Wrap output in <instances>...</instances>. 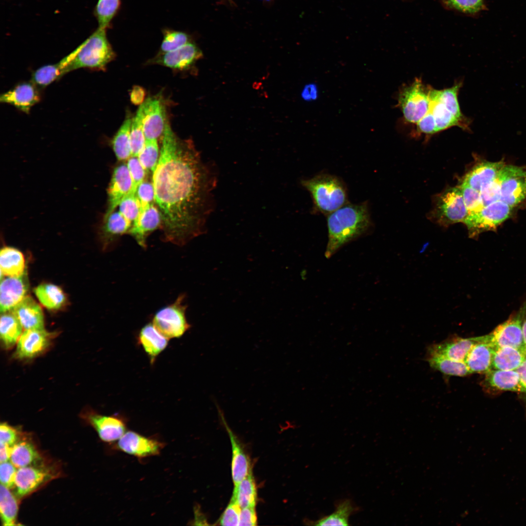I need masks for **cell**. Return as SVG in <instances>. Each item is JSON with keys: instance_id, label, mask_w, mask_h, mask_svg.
Wrapping results in <instances>:
<instances>
[{"instance_id": "d590c367", "label": "cell", "mask_w": 526, "mask_h": 526, "mask_svg": "<svg viewBox=\"0 0 526 526\" xmlns=\"http://www.w3.org/2000/svg\"><path fill=\"white\" fill-rule=\"evenodd\" d=\"M241 508L255 507L257 501V491L251 470L248 475L234 486L231 497Z\"/></svg>"}, {"instance_id": "6da1fadb", "label": "cell", "mask_w": 526, "mask_h": 526, "mask_svg": "<svg viewBox=\"0 0 526 526\" xmlns=\"http://www.w3.org/2000/svg\"><path fill=\"white\" fill-rule=\"evenodd\" d=\"M160 156L152 172L155 203L162 217L164 240L184 245L204 233L214 207L217 177L203 163L191 140L178 138L167 121Z\"/></svg>"}, {"instance_id": "ab89813d", "label": "cell", "mask_w": 526, "mask_h": 526, "mask_svg": "<svg viewBox=\"0 0 526 526\" xmlns=\"http://www.w3.org/2000/svg\"><path fill=\"white\" fill-rule=\"evenodd\" d=\"M18 505L14 495L10 489L1 484L0 487V513L3 526L16 525Z\"/></svg>"}, {"instance_id": "be15d7a7", "label": "cell", "mask_w": 526, "mask_h": 526, "mask_svg": "<svg viewBox=\"0 0 526 526\" xmlns=\"http://www.w3.org/2000/svg\"><path fill=\"white\" fill-rule=\"evenodd\" d=\"M523 350H524V353H525V356H526V346H524V348H523Z\"/></svg>"}, {"instance_id": "d6986e66", "label": "cell", "mask_w": 526, "mask_h": 526, "mask_svg": "<svg viewBox=\"0 0 526 526\" xmlns=\"http://www.w3.org/2000/svg\"><path fill=\"white\" fill-rule=\"evenodd\" d=\"M162 225V217L157 207L152 204L142 209L128 233L132 235L142 247L147 246L146 239L149 234Z\"/></svg>"}, {"instance_id": "1f68e13d", "label": "cell", "mask_w": 526, "mask_h": 526, "mask_svg": "<svg viewBox=\"0 0 526 526\" xmlns=\"http://www.w3.org/2000/svg\"><path fill=\"white\" fill-rule=\"evenodd\" d=\"M0 275L15 277L22 275L25 260L22 253L11 247H4L0 253Z\"/></svg>"}, {"instance_id": "d6a6232c", "label": "cell", "mask_w": 526, "mask_h": 526, "mask_svg": "<svg viewBox=\"0 0 526 526\" xmlns=\"http://www.w3.org/2000/svg\"><path fill=\"white\" fill-rule=\"evenodd\" d=\"M0 339L4 347L9 349L18 342L22 334V326L11 310L1 313Z\"/></svg>"}, {"instance_id": "f6af8a7d", "label": "cell", "mask_w": 526, "mask_h": 526, "mask_svg": "<svg viewBox=\"0 0 526 526\" xmlns=\"http://www.w3.org/2000/svg\"><path fill=\"white\" fill-rule=\"evenodd\" d=\"M119 211L132 224L138 217L141 206L135 193H131L120 203Z\"/></svg>"}, {"instance_id": "681fc988", "label": "cell", "mask_w": 526, "mask_h": 526, "mask_svg": "<svg viewBox=\"0 0 526 526\" xmlns=\"http://www.w3.org/2000/svg\"><path fill=\"white\" fill-rule=\"evenodd\" d=\"M241 510L239 505L231 498L219 519V524L221 526H239Z\"/></svg>"}, {"instance_id": "603a6c76", "label": "cell", "mask_w": 526, "mask_h": 526, "mask_svg": "<svg viewBox=\"0 0 526 526\" xmlns=\"http://www.w3.org/2000/svg\"><path fill=\"white\" fill-rule=\"evenodd\" d=\"M11 311L25 330L44 329L42 309L32 298L26 296Z\"/></svg>"}, {"instance_id": "7c38bea8", "label": "cell", "mask_w": 526, "mask_h": 526, "mask_svg": "<svg viewBox=\"0 0 526 526\" xmlns=\"http://www.w3.org/2000/svg\"><path fill=\"white\" fill-rule=\"evenodd\" d=\"M107 193L108 206L103 220L114 211L125 197L131 193H135L133 182L127 164H121L115 167Z\"/></svg>"}, {"instance_id": "f1b7e54d", "label": "cell", "mask_w": 526, "mask_h": 526, "mask_svg": "<svg viewBox=\"0 0 526 526\" xmlns=\"http://www.w3.org/2000/svg\"><path fill=\"white\" fill-rule=\"evenodd\" d=\"M505 166L502 162L481 163L467 173L463 182L480 192L485 184L494 180Z\"/></svg>"}, {"instance_id": "7bdbcfd3", "label": "cell", "mask_w": 526, "mask_h": 526, "mask_svg": "<svg viewBox=\"0 0 526 526\" xmlns=\"http://www.w3.org/2000/svg\"><path fill=\"white\" fill-rule=\"evenodd\" d=\"M160 154L157 140H146L145 144L138 155V159L146 171L154 170Z\"/></svg>"}, {"instance_id": "83f0119b", "label": "cell", "mask_w": 526, "mask_h": 526, "mask_svg": "<svg viewBox=\"0 0 526 526\" xmlns=\"http://www.w3.org/2000/svg\"><path fill=\"white\" fill-rule=\"evenodd\" d=\"M486 374L485 384L494 390L525 393L516 370L491 369Z\"/></svg>"}, {"instance_id": "9c48e42d", "label": "cell", "mask_w": 526, "mask_h": 526, "mask_svg": "<svg viewBox=\"0 0 526 526\" xmlns=\"http://www.w3.org/2000/svg\"><path fill=\"white\" fill-rule=\"evenodd\" d=\"M468 215L460 187L448 189L437 198L434 216L441 225L464 223Z\"/></svg>"}, {"instance_id": "ffe728a7", "label": "cell", "mask_w": 526, "mask_h": 526, "mask_svg": "<svg viewBox=\"0 0 526 526\" xmlns=\"http://www.w3.org/2000/svg\"><path fill=\"white\" fill-rule=\"evenodd\" d=\"M216 406L230 439L232 447L231 474L235 486L244 479L252 469L248 456L236 436L228 426L221 408L216 403Z\"/></svg>"}, {"instance_id": "94428289", "label": "cell", "mask_w": 526, "mask_h": 526, "mask_svg": "<svg viewBox=\"0 0 526 526\" xmlns=\"http://www.w3.org/2000/svg\"><path fill=\"white\" fill-rule=\"evenodd\" d=\"M516 371L519 375L521 383L524 389L525 393H526V359Z\"/></svg>"}, {"instance_id": "9a60e30c", "label": "cell", "mask_w": 526, "mask_h": 526, "mask_svg": "<svg viewBox=\"0 0 526 526\" xmlns=\"http://www.w3.org/2000/svg\"><path fill=\"white\" fill-rule=\"evenodd\" d=\"M53 335L43 329L25 330L17 343L14 356L17 358H32L50 346Z\"/></svg>"}, {"instance_id": "8d00e7d4", "label": "cell", "mask_w": 526, "mask_h": 526, "mask_svg": "<svg viewBox=\"0 0 526 526\" xmlns=\"http://www.w3.org/2000/svg\"><path fill=\"white\" fill-rule=\"evenodd\" d=\"M34 293L40 302L50 310L59 309L66 301V297L62 290L52 283L39 285L35 288Z\"/></svg>"}, {"instance_id": "8fae6325", "label": "cell", "mask_w": 526, "mask_h": 526, "mask_svg": "<svg viewBox=\"0 0 526 526\" xmlns=\"http://www.w3.org/2000/svg\"><path fill=\"white\" fill-rule=\"evenodd\" d=\"M118 440L117 449L141 459L159 454L164 447L163 442L155 438L132 431L126 432Z\"/></svg>"}, {"instance_id": "91938a15", "label": "cell", "mask_w": 526, "mask_h": 526, "mask_svg": "<svg viewBox=\"0 0 526 526\" xmlns=\"http://www.w3.org/2000/svg\"><path fill=\"white\" fill-rule=\"evenodd\" d=\"M0 444V463L8 461L10 460L12 447L1 443Z\"/></svg>"}, {"instance_id": "3957f363", "label": "cell", "mask_w": 526, "mask_h": 526, "mask_svg": "<svg viewBox=\"0 0 526 526\" xmlns=\"http://www.w3.org/2000/svg\"><path fill=\"white\" fill-rule=\"evenodd\" d=\"M301 184L310 193L316 211L327 215L347 203L345 186L336 176L320 174Z\"/></svg>"}, {"instance_id": "d4e9b609", "label": "cell", "mask_w": 526, "mask_h": 526, "mask_svg": "<svg viewBox=\"0 0 526 526\" xmlns=\"http://www.w3.org/2000/svg\"><path fill=\"white\" fill-rule=\"evenodd\" d=\"M479 337L471 338H455L431 347L430 354L442 356L457 361H465L472 346Z\"/></svg>"}, {"instance_id": "7dc6e473", "label": "cell", "mask_w": 526, "mask_h": 526, "mask_svg": "<svg viewBox=\"0 0 526 526\" xmlns=\"http://www.w3.org/2000/svg\"><path fill=\"white\" fill-rule=\"evenodd\" d=\"M449 8L467 13H475L483 9V0H442Z\"/></svg>"}, {"instance_id": "6f0895ef", "label": "cell", "mask_w": 526, "mask_h": 526, "mask_svg": "<svg viewBox=\"0 0 526 526\" xmlns=\"http://www.w3.org/2000/svg\"><path fill=\"white\" fill-rule=\"evenodd\" d=\"M301 98L306 102L316 100L319 96V90L317 84L311 82L305 84L301 94Z\"/></svg>"}, {"instance_id": "ee69618b", "label": "cell", "mask_w": 526, "mask_h": 526, "mask_svg": "<svg viewBox=\"0 0 526 526\" xmlns=\"http://www.w3.org/2000/svg\"><path fill=\"white\" fill-rule=\"evenodd\" d=\"M160 54L178 49L189 42L188 36L184 32L172 30H165Z\"/></svg>"}, {"instance_id": "816d5d0a", "label": "cell", "mask_w": 526, "mask_h": 526, "mask_svg": "<svg viewBox=\"0 0 526 526\" xmlns=\"http://www.w3.org/2000/svg\"><path fill=\"white\" fill-rule=\"evenodd\" d=\"M480 193L484 207L500 200V185L497 177L494 180L484 185Z\"/></svg>"}, {"instance_id": "680465c9", "label": "cell", "mask_w": 526, "mask_h": 526, "mask_svg": "<svg viewBox=\"0 0 526 526\" xmlns=\"http://www.w3.org/2000/svg\"><path fill=\"white\" fill-rule=\"evenodd\" d=\"M145 94L143 88L139 86H135L130 94L131 100L134 105H141L144 102Z\"/></svg>"}, {"instance_id": "9f6ffc18", "label": "cell", "mask_w": 526, "mask_h": 526, "mask_svg": "<svg viewBox=\"0 0 526 526\" xmlns=\"http://www.w3.org/2000/svg\"><path fill=\"white\" fill-rule=\"evenodd\" d=\"M257 517L255 507L242 508L239 526H256Z\"/></svg>"}, {"instance_id": "c3c4849f", "label": "cell", "mask_w": 526, "mask_h": 526, "mask_svg": "<svg viewBox=\"0 0 526 526\" xmlns=\"http://www.w3.org/2000/svg\"><path fill=\"white\" fill-rule=\"evenodd\" d=\"M135 195L141 206V210L155 203V191L152 182L143 181L136 188Z\"/></svg>"}, {"instance_id": "30bf717a", "label": "cell", "mask_w": 526, "mask_h": 526, "mask_svg": "<svg viewBox=\"0 0 526 526\" xmlns=\"http://www.w3.org/2000/svg\"><path fill=\"white\" fill-rule=\"evenodd\" d=\"M497 178L500 185V200L513 207L526 198V169L505 165Z\"/></svg>"}, {"instance_id": "f907efd6", "label": "cell", "mask_w": 526, "mask_h": 526, "mask_svg": "<svg viewBox=\"0 0 526 526\" xmlns=\"http://www.w3.org/2000/svg\"><path fill=\"white\" fill-rule=\"evenodd\" d=\"M127 166L133 184V190L144 181L146 170L141 164L137 156H131L128 160Z\"/></svg>"}, {"instance_id": "836d02e7", "label": "cell", "mask_w": 526, "mask_h": 526, "mask_svg": "<svg viewBox=\"0 0 526 526\" xmlns=\"http://www.w3.org/2000/svg\"><path fill=\"white\" fill-rule=\"evenodd\" d=\"M357 508L350 499L342 500L337 504L335 511L329 515L318 520H307L308 525L313 526H348V520Z\"/></svg>"}, {"instance_id": "11a10c76", "label": "cell", "mask_w": 526, "mask_h": 526, "mask_svg": "<svg viewBox=\"0 0 526 526\" xmlns=\"http://www.w3.org/2000/svg\"><path fill=\"white\" fill-rule=\"evenodd\" d=\"M417 129L419 132L427 134H432L436 133L435 125L434 119L430 112L417 123Z\"/></svg>"}, {"instance_id": "b9f144b4", "label": "cell", "mask_w": 526, "mask_h": 526, "mask_svg": "<svg viewBox=\"0 0 526 526\" xmlns=\"http://www.w3.org/2000/svg\"><path fill=\"white\" fill-rule=\"evenodd\" d=\"M120 0H98L95 15L98 27L106 29L119 7Z\"/></svg>"}, {"instance_id": "bcb514c9", "label": "cell", "mask_w": 526, "mask_h": 526, "mask_svg": "<svg viewBox=\"0 0 526 526\" xmlns=\"http://www.w3.org/2000/svg\"><path fill=\"white\" fill-rule=\"evenodd\" d=\"M469 214L479 211L484 207L480 193L464 182L460 186Z\"/></svg>"}, {"instance_id": "277c9868", "label": "cell", "mask_w": 526, "mask_h": 526, "mask_svg": "<svg viewBox=\"0 0 526 526\" xmlns=\"http://www.w3.org/2000/svg\"><path fill=\"white\" fill-rule=\"evenodd\" d=\"M74 58L66 67L64 75L80 68L104 70L115 54L106 36V29L98 27L76 48Z\"/></svg>"}, {"instance_id": "7402d4cb", "label": "cell", "mask_w": 526, "mask_h": 526, "mask_svg": "<svg viewBox=\"0 0 526 526\" xmlns=\"http://www.w3.org/2000/svg\"><path fill=\"white\" fill-rule=\"evenodd\" d=\"M430 104L429 112L434 119L436 133L453 126L468 129L469 124L459 119L446 107L440 94V90L431 89L430 93Z\"/></svg>"}, {"instance_id": "4fadbf2b", "label": "cell", "mask_w": 526, "mask_h": 526, "mask_svg": "<svg viewBox=\"0 0 526 526\" xmlns=\"http://www.w3.org/2000/svg\"><path fill=\"white\" fill-rule=\"evenodd\" d=\"M146 140H157L162 135L167 120L164 104L157 97L147 98L140 106Z\"/></svg>"}, {"instance_id": "6125c7cd", "label": "cell", "mask_w": 526, "mask_h": 526, "mask_svg": "<svg viewBox=\"0 0 526 526\" xmlns=\"http://www.w3.org/2000/svg\"><path fill=\"white\" fill-rule=\"evenodd\" d=\"M522 333L524 346H526V313L522 322Z\"/></svg>"}, {"instance_id": "74e56055", "label": "cell", "mask_w": 526, "mask_h": 526, "mask_svg": "<svg viewBox=\"0 0 526 526\" xmlns=\"http://www.w3.org/2000/svg\"><path fill=\"white\" fill-rule=\"evenodd\" d=\"M428 362L432 367L445 375L464 376L471 374L465 361L430 354Z\"/></svg>"}, {"instance_id": "db71d44e", "label": "cell", "mask_w": 526, "mask_h": 526, "mask_svg": "<svg viewBox=\"0 0 526 526\" xmlns=\"http://www.w3.org/2000/svg\"><path fill=\"white\" fill-rule=\"evenodd\" d=\"M18 432L17 430L6 423L0 425V443L13 446L17 442Z\"/></svg>"}, {"instance_id": "7a4b0ae2", "label": "cell", "mask_w": 526, "mask_h": 526, "mask_svg": "<svg viewBox=\"0 0 526 526\" xmlns=\"http://www.w3.org/2000/svg\"><path fill=\"white\" fill-rule=\"evenodd\" d=\"M326 258L331 257L346 244L366 234L372 223L368 204L347 203L327 215Z\"/></svg>"}, {"instance_id": "8992f818", "label": "cell", "mask_w": 526, "mask_h": 526, "mask_svg": "<svg viewBox=\"0 0 526 526\" xmlns=\"http://www.w3.org/2000/svg\"><path fill=\"white\" fill-rule=\"evenodd\" d=\"M431 89L426 87L420 79L416 78L400 91L398 105L406 121L417 124L427 114L430 108Z\"/></svg>"}, {"instance_id": "484cf974", "label": "cell", "mask_w": 526, "mask_h": 526, "mask_svg": "<svg viewBox=\"0 0 526 526\" xmlns=\"http://www.w3.org/2000/svg\"><path fill=\"white\" fill-rule=\"evenodd\" d=\"M168 339L158 331L152 323L142 327L138 337V343L148 355L151 363H154L157 356L166 349Z\"/></svg>"}, {"instance_id": "5b68a950", "label": "cell", "mask_w": 526, "mask_h": 526, "mask_svg": "<svg viewBox=\"0 0 526 526\" xmlns=\"http://www.w3.org/2000/svg\"><path fill=\"white\" fill-rule=\"evenodd\" d=\"M185 295L181 294L172 304L158 311L152 323L163 336L169 339L182 336L190 327L186 317Z\"/></svg>"}, {"instance_id": "f35d334b", "label": "cell", "mask_w": 526, "mask_h": 526, "mask_svg": "<svg viewBox=\"0 0 526 526\" xmlns=\"http://www.w3.org/2000/svg\"><path fill=\"white\" fill-rule=\"evenodd\" d=\"M132 122V118L128 116L111 142L114 154L119 161L128 160L132 156L130 143Z\"/></svg>"}, {"instance_id": "5bb4252c", "label": "cell", "mask_w": 526, "mask_h": 526, "mask_svg": "<svg viewBox=\"0 0 526 526\" xmlns=\"http://www.w3.org/2000/svg\"><path fill=\"white\" fill-rule=\"evenodd\" d=\"M40 99V89L31 80L19 82L0 95L1 103L10 104L26 114Z\"/></svg>"}, {"instance_id": "52a82bcc", "label": "cell", "mask_w": 526, "mask_h": 526, "mask_svg": "<svg viewBox=\"0 0 526 526\" xmlns=\"http://www.w3.org/2000/svg\"><path fill=\"white\" fill-rule=\"evenodd\" d=\"M526 313V303L503 323L497 326L489 334L484 336L485 340L494 348L511 347L523 349L524 347L522 322Z\"/></svg>"}, {"instance_id": "f5cc1de1", "label": "cell", "mask_w": 526, "mask_h": 526, "mask_svg": "<svg viewBox=\"0 0 526 526\" xmlns=\"http://www.w3.org/2000/svg\"><path fill=\"white\" fill-rule=\"evenodd\" d=\"M18 469L11 462L0 463V480L1 484L9 489L14 488L15 478Z\"/></svg>"}, {"instance_id": "cb8c5ba5", "label": "cell", "mask_w": 526, "mask_h": 526, "mask_svg": "<svg viewBox=\"0 0 526 526\" xmlns=\"http://www.w3.org/2000/svg\"><path fill=\"white\" fill-rule=\"evenodd\" d=\"M493 349L484 336L479 337L465 360L471 373H486L492 369Z\"/></svg>"}, {"instance_id": "4dcf8cb0", "label": "cell", "mask_w": 526, "mask_h": 526, "mask_svg": "<svg viewBox=\"0 0 526 526\" xmlns=\"http://www.w3.org/2000/svg\"><path fill=\"white\" fill-rule=\"evenodd\" d=\"M132 225L119 211L112 212L103 220L101 236L104 248L109 247L117 237L128 233Z\"/></svg>"}, {"instance_id": "e575fe53", "label": "cell", "mask_w": 526, "mask_h": 526, "mask_svg": "<svg viewBox=\"0 0 526 526\" xmlns=\"http://www.w3.org/2000/svg\"><path fill=\"white\" fill-rule=\"evenodd\" d=\"M40 459L37 449L28 441H19L12 447L10 461L17 469L35 465Z\"/></svg>"}, {"instance_id": "e0dca14e", "label": "cell", "mask_w": 526, "mask_h": 526, "mask_svg": "<svg viewBox=\"0 0 526 526\" xmlns=\"http://www.w3.org/2000/svg\"><path fill=\"white\" fill-rule=\"evenodd\" d=\"M28 282L26 273L19 276L1 279L0 309L1 313L11 310L26 296Z\"/></svg>"}, {"instance_id": "f546056e", "label": "cell", "mask_w": 526, "mask_h": 526, "mask_svg": "<svg viewBox=\"0 0 526 526\" xmlns=\"http://www.w3.org/2000/svg\"><path fill=\"white\" fill-rule=\"evenodd\" d=\"M526 359L523 348L518 349L511 347L494 348L492 369L516 370Z\"/></svg>"}, {"instance_id": "ba28073f", "label": "cell", "mask_w": 526, "mask_h": 526, "mask_svg": "<svg viewBox=\"0 0 526 526\" xmlns=\"http://www.w3.org/2000/svg\"><path fill=\"white\" fill-rule=\"evenodd\" d=\"M513 207L501 200L491 203L479 211L469 214L464 223L473 237L484 231L495 229L510 215Z\"/></svg>"}, {"instance_id": "2e32d148", "label": "cell", "mask_w": 526, "mask_h": 526, "mask_svg": "<svg viewBox=\"0 0 526 526\" xmlns=\"http://www.w3.org/2000/svg\"><path fill=\"white\" fill-rule=\"evenodd\" d=\"M52 474L47 468L30 465L18 469L14 488L18 497H23L50 479Z\"/></svg>"}, {"instance_id": "60d3db41", "label": "cell", "mask_w": 526, "mask_h": 526, "mask_svg": "<svg viewBox=\"0 0 526 526\" xmlns=\"http://www.w3.org/2000/svg\"><path fill=\"white\" fill-rule=\"evenodd\" d=\"M146 142L143 127V115L140 106L135 116L132 119L130 131L132 156H138Z\"/></svg>"}, {"instance_id": "ac0fdd59", "label": "cell", "mask_w": 526, "mask_h": 526, "mask_svg": "<svg viewBox=\"0 0 526 526\" xmlns=\"http://www.w3.org/2000/svg\"><path fill=\"white\" fill-rule=\"evenodd\" d=\"M84 417L104 442L116 441L126 432L125 420L120 416L104 415L93 412L87 413Z\"/></svg>"}, {"instance_id": "4316f807", "label": "cell", "mask_w": 526, "mask_h": 526, "mask_svg": "<svg viewBox=\"0 0 526 526\" xmlns=\"http://www.w3.org/2000/svg\"><path fill=\"white\" fill-rule=\"evenodd\" d=\"M76 53L75 49L59 62L39 67L32 74L31 81L38 88L42 89L55 81L58 80L65 75V70L74 58Z\"/></svg>"}, {"instance_id": "44dd1931", "label": "cell", "mask_w": 526, "mask_h": 526, "mask_svg": "<svg viewBox=\"0 0 526 526\" xmlns=\"http://www.w3.org/2000/svg\"><path fill=\"white\" fill-rule=\"evenodd\" d=\"M202 56L201 50L188 42L175 50L158 55L154 62L173 69L183 70L191 66Z\"/></svg>"}]
</instances>
